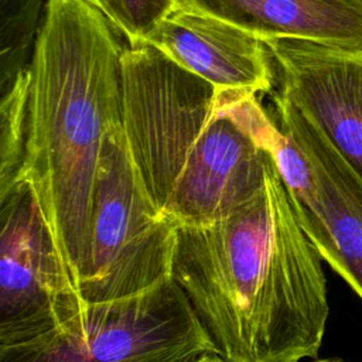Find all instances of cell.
<instances>
[{"label":"cell","instance_id":"1","mask_svg":"<svg viewBox=\"0 0 362 362\" xmlns=\"http://www.w3.org/2000/svg\"><path fill=\"white\" fill-rule=\"evenodd\" d=\"M321 260L274 164L228 215L177 226L171 277L226 362H298L318 355L329 315Z\"/></svg>","mask_w":362,"mask_h":362},{"label":"cell","instance_id":"2","mask_svg":"<svg viewBox=\"0 0 362 362\" xmlns=\"http://www.w3.org/2000/svg\"><path fill=\"white\" fill-rule=\"evenodd\" d=\"M119 30L88 0H47L30 64L17 150L0 160V194L27 184L78 288L90 253L93 195L107 132L122 123Z\"/></svg>","mask_w":362,"mask_h":362},{"label":"cell","instance_id":"3","mask_svg":"<svg viewBox=\"0 0 362 362\" xmlns=\"http://www.w3.org/2000/svg\"><path fill=\"white\" fill-rule=\"evenodd\" d=\"M177 225L156 205L123 124L103 141L93 195L90 253L79 291L88 303L141 294L171 277Z\"/></svg>","mask_w":362,"mask_h":362},{"label":"cell","instance_id":"4","mask_svg":"<svg viewBox=\"0 0 362 362\" xmlns=\"http://www.w3.org/2000/svg\"><path fill=\"white\" fill-rule=\"evenodd\" d=\"M216 349L178 284L88 303L62 329L10 348L0 362H195Z\"/></svg>","mask_w":362,"mask_h":362},{"label":"cell","instance_id":"5","mask_svg":"<svg viewBox=\"0 0 362 362\" xmlns=\"http://www.w3.org/2000/svg\"><path fill=\"white\" fill-rule=\"evenodd\" d=\"M270 154L303 230L329 267L362 300V178L279 90Z\"/></svg>","mask_w":362,"mask_h":362},{"label":"cell","instance_id":"6","mask_svg":"<svg viewBox=\"0 0 362 362\" xmlns=\"http://www.w3.org/2000/svg\"><path fill=\"white\" fill-rule=\"evenodd\" d=\"M122 89L129 150L164 214L188 154L216 109L218 92L146 42L124 47Z\"/></svg>","mask_w":362,"mask_h":362},{"label":"cell","instance_id":"7","mask_svg":"<svg viewBox=\"0 0 362 362\" xmlns=\"http://www.w3.org/2000/svg\"><path fill=\"white\" fill-rule=\"evenodd\" d=\"M86 307L33 189L0 194V348L62 329Z\"/></svg>","mask_w":362,"mask_h":362},{"label":"cell","instance_id":"8","mask_svg":"<svg viewBox=\"0 0 362 362\" xmlns=\"http://www.w3.org/2000/svg\"><path fill=\"white\" fill-rule=\"evenodd\" d=\"M279 89L362 178V49L269 38Z\"/></svg>","mask_w":362,"mask_h":362},{"label":"cell","instance_id":"9","mask_svg":"<svg viewBox=\"0 0 362 362\" xmlns=\"http://www.w3.org/2000/svg\"><path fill=\"white\" fill-rule=\"evenodd\" d=\"M274 164L218 93L216 109L188 154L164 215L177 226L215 222L257 192Z\"/></svg>","mask_w":362,"mask_h":362},{"label":"cell","instance_id":"10","mask_svg":"<svg viewBox=\"0 0 362 362\" xmlns=\"http://www.w3.org/2000/svg\"><path fill=\"white\" fill-rule=\"evenodd\" d=\"M143 42L211 83L216 92L270 95L276 68L255 33L180 4Z\"/></svg>","mask_w":362,"mask_h":362},{"label":"cell","instance_id":"11","mask_svg":"<svg viewBox=\"0 0 362 362\" xmlns=\"http://www.w3.org/2000/svg\"><path fill=\"white\" fill-rule=\"evenodd\" d=\"M269 38H301L362 49V8L345 0H181Z\"/></svg>","mask_w":362,"mask_h":362},{"label":"cell","instance_id":"12","mask_svg":"<svg viewBox=\"0 0 362 362\" xmlns=\"http://www.w3.org/2000/svg\"><path fill=\"white\" fill-rule=\"evenodd\" d=\"M47 0H0V89L28 72Z\"/></svg>","mask_w":362,"mask_h":362},{"label":"cell","instance_id":"13","mask_svg":"<svg viewBox=\"0 0 362 362\" xmlns=\"http://www.w3.org/2000/svg\"><path fill=\"white\" fill-rule=\"evenodd\" d=\"M181 0H99V8L129 45L143 42Z\"/></svg>","mask_w":362,"mask_h":362},{"label":"cell","instance_id":"14","mask_svg":"<svg viewBox=\"0 0 362 362\" xmlns=\"http://www.w3.org/2000/svg\"><path fill=\"white\" fill-rule=\"evenodd\" d=\"M197 362H226L218 354H205L197 359Z\"/></svg>","mask_w":362,"mask_h":362},{"label":"cell","instance_id":"15","mask_svg":"<svg viewBox=\"0 0 362 362\" xmlns=\"http://www.w3.org/2000/svg\"><path fill=\"white\" fill-rule=\"evenodd\" d=\"M314 362H346V361L338 359V358H325V359H317Z\"/></svg>","mask_w":362,"mask_h":362},{"label":"cell","instance_id":"16","mask_svg":"<svg viewBox=\"0 0 362 362\" xmlns=\"http://www.w3.org/2000/svg\"><path fill=\"white\" fill-rule=\"evenodd\" d=\"M345 1H348V3H351V4H354V6L362 8V0H345Z\"/></svg>","mask_w":362,"mask_h":362},{"label":"cell","instance_id":"17","mask_svg":"<svg viewBox=\"0 0 362 362\" xmlns=\"http://www.w3.org/2000/svg\"><path fill=\"white\" fill-rule=\"evenodd\" d=\"M88 1H90L92 4H95L96 7H99V0H88Z\"/></svg>","mask_w":362,"mask_h":362},{"label":"cell","instance_id":"18","mask_svg":"<svg viewBox=\"0 0 362 362\" xmlns=\"http://www.w3.org/2000/svg\"><path fill=\"white\" fill-rule=\"evenodd\" d=\"M195 362H197V361H195Z\"/></svg>","mask_w":362,"mask_h":362}]
</instances>
